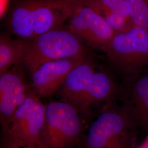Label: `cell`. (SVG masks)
I'll list each match as a JSON object with an SVG mask.
<instances>
[{
    "instance_id": "1",
    "label": "cell",
    "mask_w": 148,
    "mask_h": 148,
    "mask_svg": "<svg viewBox=\"0 0 148 148\" xmlns=\"http://www.w3.org/2000/svg\"><path fill=\"white\" fill-rule=\"evenodd\" d=\"M84 3L83 0H14L5 19L9 31L26 41L58 28Z\"/></svg>"
},
{
    "instance_id": "2",
    "label": "cell",
    "mask_w": 148,
    "mask_h": 148,
    "mask_svg": "<svg viewBox=\"0 0 148 148\" xmlns=\"http://www.w3.org/2000/svg\"><path fill=\"white\" fill-rule=\"evenodd\" d=\"M45 106L31 91L14 113L3 122L7 148H45Z\"/></svg>"
},
{
    "instance_id": "3",
    "label": "cell",
    "mask_w": 148,
    "mask_h": 148,
    "mask_svg": "<svg viewBox=\"0 0 148 148\" xmlns=\"http://www.w3.org/2000/svg\"><path fill=\"white\" fill-rule=\"evenodd\" d=\"M103 50L111 68L126 79L137 76L148 66V27L116 34Z\"/></svg>"
},
{
    "instance_id": "4",
    "label": "cell",
    "mask_w": 148,
    "mask_h": 148,
    "mask_svg": "<svg viewBox=\"0 0 148 148\" xmlns=\"http://www.w3.org/2000/svg\"><path fill=\"white\" fill-rule=\"evenodd\" d=\"M81 39L69 29L56 28L27 41L22 63L32 73L42 64L59 59L86 57Z\"/></svg>"
},
{
    "instance_id": "5",
    "label": "cell",
    "mask_w": 148,
    "mask_h": 148,
    "mask_svg": "<svg viewBox=\"0 0 148 148\" xmlns=\"http://www.w3.org/2000/svg\"><path fill=\"white\" fill-rule=\"evenodd\" d=\"M82 122L78 109L66 101H51L46 105L42 132L45 147L66 148L79 139Z\"/></svg>"
},
{
    "instance_id": "6",
    "label": "cell",
    "mask_w": 148,
    "mask_h": 148,
    "mask_svg": "<svg viewBox=\"0 0 148 148\" xmlns=\"http://www.w3.org/2000/svg\"><path fill=\"white\" fill-rule=\"evenodd\" d=\"M132 122L124 109H106L90 125L86 136L88 148H130Z\"/></svg>"
},
{
    "instance_id": "7",
    "label": "cell",
    "mask_w": 148,
    "mask_h": 148,
    "mask_svg": "<svg viewBox=\"0 0 148 148\" xmlns=\"http://www.w3.org/2000/svg\"><path fill=\"white\" fill-rule=\"evenodd\" d=\"M68 29L90 46L102 49L116 34L105 19L85 3L69 18Z\"/></svg>"
},
{
    "instance_id": "8",
    "label": "cell",
    "mask_w": 148,
    "mask_h": 148,
    "mask_svg": "<svg viewBox=\"0 0 148 148\" xmlns=\"http://www.w3.org/2000/svg\"><path fill=\"white\" fill-rule=\"evenodd\" d=\"M85 59H59L42 64L31 73L34 92L42 97L52 95L61 88L70 71Z\"/></svg>"
},
{
    "instance_id": "9",
    "label": "cell",
    "mask_w": 148,
    "mask_h": 148,
    "mask_svg": "<svg viewBox=\"0 0 148 148\" xmlns=\"http://www.w3.org/2000/svg\"><path fill=\"white\" fill-rule=\"evenodd\" d=\"M19 64L0 76V115L2 122L11 117L30 94Z\"/></svg>"
},
{
    "instance_id": "10",
    "label": "cell",
    "mask_w": 148,
    "mask_h": 148,
    "mask_svg": "<svg viewBox=\"0 0 148 148\" xmlns=\"http://www.w3.org/2000/svg\"><path fill=\"white\" fill-rule=\"evenodd\" d=\"M126 80V98L123 109L132 123L148 127V71Z\"/></svg>"
},
{
    "instance_id": "11",
    "label": "cell",
    "mask_w": 148,
    "mask_h": 148,
    "mask_svg": "<svg viewBox=\"0 0 148 148\" xmlns=\"http://www.w3.org/2000/svg\"><path fill=\"white\" fill-rule=\"evenodd\" d=\"M95 71V64L86 59L72 69L61 87L60 95L64 101L77 109H80L86 91Z\"/></svg>"
},
{
    "instance_id": "12",
    "label": "cell",
    "mask_w": 148,
    "mask_h": 148,
    "mask_svg": "<svg viewBox=\"0 0 148 148\" xmlns=\"http://www.w3.org/2000/svg\"><path fill=\"white\" fill-rule=\"evenodd\" d=\"M115 92V86L111 77L104 71H95L86 91L79 109L86 111L93 103L110 99Z\"/></svg>"
},
{
    "instance_id": "13",
    "label": "cell",
    "mask_w": 148,
    "mask_h": 148,
    "mask_svg": "<svg viewBox=\"0 0 148 148\" xmlns=\"http://www.w3.org/2000/svg\"><path fill=\"white\" fill-rule=\"evenodd\" d=\"M27 41L13 38L6 34L0 36V75L10 70L15 65L22 63Z\"/></svg>"
},
{
    "instance_id": "14",
    "label": "cell",
    "mask_w": 148,
    "mask_h": 148,
    "mask_svg": "<svg viewBox=\"0 0 148 148\" xmlns=\"http://www.w3.org/2000/svg\"><path fill=\"white\" fill-rule=\"evenodd\" d=\"M84 3L101 16L114 12L130 18L125 0H85Z\"/></svg>"
},
{
    "instance_id": "15",
    "label": "cell",
    "mask_w": 148,
    "mask_h": 148,
    "mask_svg": "<svg viewBox=\"0 0 148 148\" xmlns=\"http://www.w3.org/2000/svg\"><path fill=\"white\" fill-rule=\"evenodd\" d=\"M130 18L138 27H148V0H125Z\"/></svg>"
},
{
    "instance_id": "16",
    "label": "cell",
    "mask_w": 148,
    "mask_h": 148,
    "mask_svg": "<svg viewBox=\"0 0 148 148\" xmlns=\"http://www.w3.org/2000/svg\"><path fill=\"white\" fill-rule=\"evenodd\" d=\"M102 17L115 34L127 32L136 26L130 18L117 13H108Z\"/></svg>"
},
{
    "instance_id": "17",
    "label": "cell",
    "mask_w": 148,
    "mask_h": 148,
    "mask_svg": "<svg viewBox=\"0 0 148 148\" xmlns=\"http://www.w3.org/2000/svg\"><path fill=\"white\" fill-rule=\"evenodd\" d=\"M137 148H148V136L145 137Z\"/></svg>"
},
{
    "instance_id": "18",
    "label": "cell",
    "mask_w": 148,
    "mask_h": 148,
    "mask_svg": "<svg viewBox=\"0 0 148 148\" xmlns=\"http://www.w3.org/2000/svg\"><path fill=\"white\" fill-rule=\"evenodd\" d=\"M83 1H85V0H83Z\"/></svg>"
}]
</instances>
